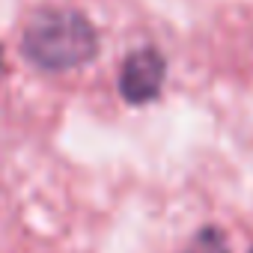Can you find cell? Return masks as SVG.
<instances>
[{"label":"cell","mask_w":253,"mask_h":253,"mask_svg":"<svg viewBox=\"0 0 253 253\" xmlns=\"http://www.w3.org/2000/svg\"><path fill=\"white\" fill-rule=\"evenodd\" d=\"M21 51L42 72H69L98 54V33L75 9H39L24 27Z\"/></svg>","instance_id":"cell-1"},{"label":"cell","mask_w":253,"mask_h":253,"mask_svg":"<svg viewBox=\"0 0 253 253\" xmlns=\"http://www.w3.org/2000/svg\"><path fill=\"white\" fill-rule=\"evenodd\" d=\"M250 253H253V250H250Z\"/></svg>","instance_id":"cell-5"},{"label":"cell","mask_w":253,"mask_h":253,"mask_svg":"<svg viewBox=\"0 0 253 253\" xmlns=\"http://www.w3.org/2000/svg\"><path fill=\"white\" fill-rule=\"evenodd\" d=\"M0 78H3V48H0Z\"/></svg>","instance_id":"cell-4"},{"label":"cell","mask_w":253,"mask_h":253,"mask_svg":"<svg viewBox=\"0 0 253 253\" xmlns=\"http://www.w3.org/2000/svg\"><path fill=\"white\" fill-rule=\"evenodd\" d=\"M167 78V60L155 48H137L125 57L119 72V92L128 104H146L161 95Z\"/></svg>","instance_id":"cell-2"},{"label":"cell","mask_w":253,"mask_h":253,"mask_svg":"<svg viewBox=\"0 0 253 253\" xmlns=\"http://www.w3.org/2000/svg\"><path fill=\"white\" fill-rule=\"evenodd\" d=\"M182 253H229V241L223 235V229L217 226H203Z\"/></svg>","instance_id":"cell-3"}]
</instances>
